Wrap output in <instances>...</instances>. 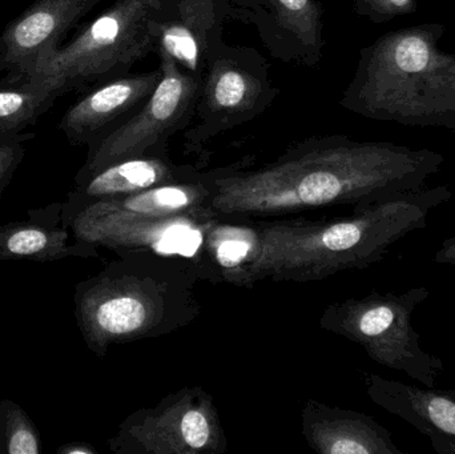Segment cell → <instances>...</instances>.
Returning a JSON list of instances; mask_svg holds the SVG:
<instances>
[{
    "label": "cell",
    "mask_w": 455,
    "mask_h": 454,
    "mask_svg": "<svg viewBox=\"0 0 455 454\" xmlns=\"http://www.w3.org/2000/svg\"><path fill=\"white\" fill-rule=\"evenodd\" d=\"M445 163L433 149L347 135L312 136L253 170L210 171L212 210L232 223L297 218L313 211L363 210L419 191Z\"/></svg>",
    "instance_id": "cell-1"
},
{
    "label": "cell",
    "mask_w": 455,
    "mask_h": 454,
    "mask_svg": "<svg viewBox=\"0 0 455 454\" xmlns=\"http://www.w3.org/2000/svg\"><path fill=\"white\" fill-rule=\"evenodd\" d=\"M448 186L424 187L331 219L288 218L248 226L245 258L223 276L235 285L259 282H320L379 263L393 245L424 229L433 211L448 203Z\"/></svg>",
    "instance_id": "cell-2"
},
{
    "label": "cell",
    "mask_w": 455,
    "mask_h": 454,
    "mask_svg": "<svg viewBox=\"0 0 455 454\" xmlns=\"http://www.w3.org/2000/svg\"><path fill=\"white\" fill-rule=\"evenodd\" d=\"M204 275L180 256L154 251L117 253L75 288V319L91 352L165 338L200 316L196 288Z\"/></svg>",
    "instance_id": "cell-3"
},
{
    "label": "cell",
    "mask_w": 455,
    "mask_h": 454,
    "mask_svg": "<svg viewBox=\"0 0 455 454\" xmlns=\"http://www.w3.org/2000/svg\"><path fill=\"white\" fill-rule=\"evenodd\" d=\"M445 31L429 21L361 48L339 106L377 122L455 131V52L440 48Z\"/></svg>",
    "instance_id": "cell-4"
},
{
    "label": "cell",
    "mask_w": 455,
    "mask_h": 454,
    "mask_svg": "<svg viewBox=\"0 0 455 454\" xmlns=\"http://www.w3.org/2000/svg\"><path fill=\"white\" fill-rule=\"evenodd\" d=\"M210 171L197 178L138 194L85 203H61V220L72 234L112 252H164V242L184 234L207 236L218 223Z\"/></svg>",
    "instance_id": "cell-5"
},
{
    "label": "cell",
    "mask_w": 455,
    "mask_h": 454,
    "mask_svg": "<svg viewBox=\"0 0 455 454\" xmlns=\"http://www.w3.org/2000/svg\"><path fill=\"white\" fill-rule=\"evenodd\" d=\"M176 4L178 0H115L31 76L51 83L63 95L130 74L156 52Z\"/></svg>",
    "instance_id": "cell-6"
},
{
    "label": "cell",
    "mask_w": 455,
    "mask_h": 454,
    "mask_svg": "<svg viewBox=\"0 0 455 454\" xmlns=\"http://www.w3.org/2000/svg\"><path fill=\"white\" fill-rule=\"evenodd\" d=\"M424 285L403 292H371L331 304L320 327L363 346L373 362L403 373L427 388H437L440 357L425 351L414 328L416 309L429 298Z\"/></svg>",
    "instance_id": "cell-7"
},
{
    "label": "cell",
    "mask_w": 455,
    "mask_h": 454,
    "mask_svg": "<svg viewBox=\"0 0 455 454\" xmlns=\"http://www.w3.org/2000/svg\"><path fill=\"white\" fill-rule=\"evenodd\" d=\"M278 93L259 51L223 40L205 66L194 117L184 131V152L205 157L208 144L264 114Z\"/></svg>",
    "instance_id": "cell-8"
},
{
    "label": "cell",
    "mask_w": 455,
    "mask_h": 454,
    "mask_svg": "<svg viewBox=\"0 0 455 454\" xmlns=\"http://www.w3.org/2000/svg\"><path fill=\"white\" fill-rule=\"evenodd\" d=\"M162 80L148 100L122 124L90 144L79 173L147 155L168 154L171 138L186 131L194 117L202 77L184 71L173 59L159 55Z\"/></svg>",
    "instance_id": "cell-9"
},
{
    "label": "cell",
    "mask_w": 455,
    "mask_h": 454,
    "mask_svg": "<svg viewBox=\"0 0 455 454\" xmlns=\"http://www.w3.org/2000/svg\"><path fill=\"white\" fill-rule=\"evenodd\" d=\"M108 447L116 454H221L228 440L212 397L186 388L128 416Z\"/></svg>",
    "instance_id": "cell-10"
},
{
    "label": "cell",
    "mask_w": 455,
    "mask_h": 454,
    "mask_svg": "<svg viewBox=\"0 0 455 454\" xmlns=\"http://www.w3.org/2000/svg\"><path fill=\"white\" fill-rule=\"evenodd\" d=\"M101 0H36L0 37V69L12 77L34 75L60 48L64 35Z\"/></svg>",
    "instance_id": "cell-11"
},
{
    "label": "cell",
    "mask_w": 455,
    "mask_h": 454,
    "mask_svg": "<svg viewBox=\"0 0 455 454\" xmlns=\"http://www.w3.org/2000/svg\"><path fill=\"white\" fill-rule=\"evenodd\" d=\"M249 24L273 58L317 67L325 51V10L320 0H240Z\"/></svg>",
    "instance_id": "cell-12"
},
{
    "label": "cell",
    "mask_w": 455,
    "mask_h": 454,
    "mask_svg": "<svg viewBox=\"0 0 455 454\" xmlns=\"http://www.w3.org/2000/svg\"><path fill=\"white\" fill-rule=\"evenodd\" d=\"M230 21L249 24L248 11L240 0H178L160 32L157 55L170 56L184 71L203 77Z\"/></svg>",
    "instance_id": "cell-13"
},
{
    "label": "cell",
    "mask_w": 455,
    "mask_h": 454,
    "mask_svg": "<svg viewBox=\"0 0 455 454\" xmlns=\"http://www.w3.org/2000/svg\"><path fill=\"white\" fill-rule=\"evenodd\" d=\"M162 80V69L127 74L101 83L61 117L60 130L75 144H91L138 111Z\"/></svg>",
    "instance_id": "cell-14"
},
{
    "label": "cell",
    "mask_w": 455,
    "mask_h": 454,
    "mask_svg": "<svg viewBox=\"0 0 455 454\" xmlns=\"http://www.w3.org/2000/svg\"><path fill=\"white\" fill-rule=\"evenodd\" d=\"M363 384L374 404L427 437L435 452L455 454V389L421 388L374 373Z\"/></svg>",
    "instance_id": "cell-15"
},
{
    "label": "cell",
    "mask_w": 455,
    "mask_h": 454,
    "mask_svg": "<svg viewBox=\"0 0 455 454\" xmlns=\"http://www.w3.org/2000/svg\"><path fill=\"white\" fill-rule=\"evenodd\" d=\"M302 434L321 454H403L392 434L371 416L329 407L317 400L305 402Z\"/></svg>",
    "instance_id": "cell-16"
},
{
    "label": "cell",
    "mask_w": 455,
    "mask_h": 454,
    "mask_svg": "<svg viewBox=\"0 0 455 454\" xmlns=\"http://www.w3.org/2000/svg\"><path fill=\"white\" fill-rule=\"evenodd\" d=\"M99 258V248L77 239L61 220V203L29 211L27 219L0 226V261L55 263Z\"/></svg>",
    "instance_id": "cell-17"
},
{
    "label": "cell",
    "mask_w": 455,
    "mask_h": 454,
    "mask_svg": "<svg viewBox=\"0 0 455 454\" xmlns=\"http://www.w3.org/2000/svg\"><path fill=\"white\" fill-rule=\"evenodd\" d=\"M195 165L176 164L168 154L147 155L112 163L90 173H77L67 202L85 203L138 194L202 175Z\"/></svg>",
    "instance_id": "cell-18"
},
{
    "label": "cell",
    "mask_w": 455,
    "mask_h": 454,
    "mask_svg": "<svg viewBox=\"0 0 455 454\" xmlns=\"http://www.w3.org/2000/svg\"><path fill=\"white\" fill-rule=\"evenodd\" d=\"M60 92L37 77H11L0 85V133L26 132Z\"/></svg>",
    "instance_id": "cell-19"
},
{
    "label": "cell",
    "mask_w": 455,
    "mask_h": 454,
    "mask_svg": "<svg viewBox=\"0 0 455 454\" xmlns=\"http://www.w3.org/2000/svg\"><path fill=\"white\" fill-rule=\"evenodd\" d=\"M40 434L34 421L12 400L0 402V453L37 454Z\"/></svg>",
    "instance_id": "cell-20"
},
{
    "label": "cell",
    "mask_w": 455,
    "mask_h": 454,
    "mask_svg": "<svg viewBox=\"0 0 455 454\" xmlns=\"http://www.w3.org/2000/svg\"><path fill=\"white\" fill-rule=\"evenodd\" d=\"M34 139L29 132L0 133V195L12 180L26 156L27 144Z\"/></svg>",
    "instance_id": "cell-21"
},
{
    "label": "cell",
    "mask_w": 455,
    "mask_h": 454,
    "mask_svg": "<svg viewBox=\"0 0 455 454\" xmlns=\"http://www.w3.org/2000/svg\"><path fill=\"white\" fill-rule=\"evenodd\" d=\"M353 10L371 23L384 24L400 16L417 12V0H352Z\"/></svg>",
    "instance_id": "cell-22"
},
{
    "label": "cell",
    "mask_w": 455,
    "mask_h": 454,
    "mask_svg": "<svg viewBox=\"0 0 455 454\" xmlns=\"http://www.w3.org/2000/svg\"><path fill=\"white\" fill-rule=\"evenodd\" d=\"M435 260L443 266L455 267V235L443 240V244L435 252Z\"/></svg>",
    "instance_id": "cell-23"
},
{
    "label": "cell",
    "mask_w": 455,
    "mask_h": 454,
    "mask_svg": "<svg viewBox=\"0 0 455 454\" xmlns=\"http://www.w3.org/2000/svg\"><path fill=\"white\" fill-rule=\"evenodd\" d=\"M59 454H93L96 450L88 444L83 442H71V444L63 445L59 448Z\"/></svg>",
    "instance_id": "cell-24"
}]
</instances>
